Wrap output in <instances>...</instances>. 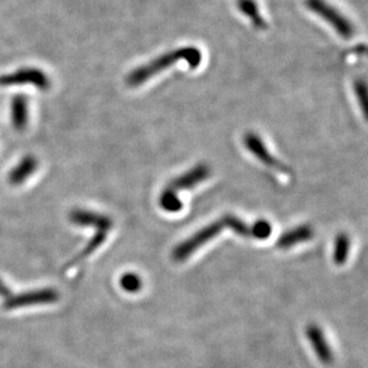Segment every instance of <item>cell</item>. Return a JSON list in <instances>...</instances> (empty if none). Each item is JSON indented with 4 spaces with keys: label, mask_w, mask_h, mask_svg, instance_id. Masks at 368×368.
Masks as SVG:
<instances>
[{
    "label": "cell",
    "mask_w": 368,
    "mask_h": 368,
    "mask_svg": "<svg viewBox=\"0 0 368 368\" xmlns=\"http://www.w3.org/2000/svg\"><path fill=\"white\" fill-rule=\"evenodd\" d=\"M34 168H36V160H34L32 157L23 160L19 168L14 170L10 175L11 183L16 185L21 184L24 181V179H27V176L32 174V172H34Z\"/></svg>",
    "instance_id": "cell-13"
},
{
    "label": "cell",
    "mask_w": 368,
    "mask_h": 368,
    "mask_svg": "<svg viewBox=\"0 0 368 368\" xmlns=\"http://www.w3.org/2000/svg\"><path fill=\"white\" fill-rule=\"evenodd\" d=\"M306 336H308L309 341L314 347V353L317 355V358L321 360V363L323 365H327V366L332 365L335 358H334L332 348H330L328 342L325 340L323 330L316 324H310L306 328Z\"/></svg>",
    "instance_id": "cell-6"
},
{
    "label": "cell",
    "mask_w": 368,
    "mask_h": 368,
    "mask_svg": "<svg viewBox=\"0 0 368 368\" xmlns=\"http://www.w3.org/2000/svg\"><path fill=\"white\" fill-rule=\"evenodd\" d=\"M244 146L247 147L248 150L256 157L259 159L262 163H265L266 166L274 168L279 172L283 173H290V170L286 165H284L283 162L279 161L277 157H273L270 153V150L266 148L265 143L262 142V139L253 133H248L247 135L244 136Z\"/></svg>",
    "instance_id": "cell-4"
},
{
    "label": "cell",
    "mask_w": 368,
    "mask_h": 368,
    "mask_svg": "<svg viewBox=\"0 0 368 368\" xmlns=\"http://www.w3.org/2000/svg\"><path fill=\"white\" fill-rule=\"evenodd\" d=\"M0 293H8V288H0Z\"/></svg>",
    "instance_id": "cell-21"
},
{
    "label": "cell",
    "mask_w": 368,
    "mask_h": 368,
    "mask_svg": "<svg viewBox=\"0 0 368 368\" xmlns=\"http://www.w3.org/2000/svg\"><path fill=\"white\" fill-rule=\"evenodd\" d=\"M58 293L53 290H40V291H32L29 293H24L21 296L10 298L6 301L8 309H16L22 306H37V304H45V303H53L58 301Z\"/></svg>",
    "instance_id": "cell-7"
},
{
    "label": "cell",
    "mask_w": 368,
    "mask_h": 368,
    "mask_svg": "<svg viewBox=\"0 0 368 368\" xmlns=\"http://www.w3.org/2000/svg\"><path fill=\"white\" fill-rule=\"evenodd\" d=\"M306 4L309 9L319 14V17L328 22L338 35H341L343 38L349 40L354 35V27L350 23V21L343 16V14L337 11L334 6L329 5L324 0H306Z\"/></svg>",
    "instance_id": "cell-3"
},
{
    "label": "cell",
    "mask_w": 368,
    "mask_h": 368,
    "mask_svg": "<svg viewBox=\"0 0 368 368\" xmlns=\"http://www.w3.org/2000/svg\"><path fill=\"white\" fill-rule=\"evenodd\" d=\"M1 84H14V82H32L35 85L38 86L41 89H45L48 86V80L47 78L38 72V71H34V69H25V71H21L17 74H14L9 78H3L0 79Z\"/></svg>",
    "instance_id": "cell-10"
},
{
    "label": "cell",
    "mask_w": 368,
    "mask_h": 368,
    "mask_svg": "<svg viewBox=\"0 0 368 368\" xmlns=\"http://www.w3.org/2000/svg\"><path fill=\"white\" fill-rule=\"evenodd\" d=\"M121 286L126 292H137L142 288V280L135 273H126L121 278Z\"/></svg>",
    "instance_id": "cell-17"
},
{
    "label": "cell",
    "mask_w": 368,
    "mask_h": 368,
    "mask_svg": "<svg viewBox=\"0 0 368 368\" xmlns=\"http://www.w3.org/2000/svg\"><path fill=\"white\" fill-rule=\"evenodd\" d=\"M210 173H211L210 167L200 163L194 167L191 171L186 172L184 174L172 180L171 184L168 185L166 189L178 194L181 189H192L196 185L200 184L210 176Z\"/></svg>",
    "instance_id": "cell-5"
},
{
    "label": "cell",
    "mask_w": 368,
    "mask_h": 368,
    "mask_svg": "<svg viewBox=\"0 0 368 368\" xmlns=\"http://www.w3.org/2000/svg\"><path fill=\"white\" fill-rule=\"evenodd\" d=\"M104 241H105V233H104V231H99V233L95 235V238L91 240L90 243H89L87 247L85 248V251L81 252L77 259L73 261L72 264H76L78 261H80L82 257H85L86 255H89L91 253L95 252V249H97Z\"/></svg>",
    "instance_id": "cell-20"
},
{
    "label": "cell",
    "mask_w": 368,
    "mask_h": 368,
    "mask_svg": "<svg viewBox=\"0 0 368 368\" xmlns=\"http://www.w3.org/2000/svg\"><path fill=\"white\" fill-rule=\"evenodd\" d=\"M12 113H14V126L22 128L27 122V104L22 97H19L14 100L12 105Z\"/></svg>",
    "instance_id": "cell-16"
},
{
    "label": "cell",
    "mask_w": 368,
    "mask_h": 368,
    "mask_svg": "<svg viewBox=\"0 0 368 368\" xmlns=\"http://www.w3.org/2000/svg\"><path fill=\"white\" fill-rule=\"evenodd\" d=\"M238 5L240 11L249 17L251 22L253 23V25L256 29L265 30L267 27V23L265 22V19H262V16L257 9V5L254 0H238Z\"/></svg>",
    "instance_id": "cell-11"
},
{
    "label": "cell",
    "mask_w": 368,
    "mask_h": 368,
    "mask_svg": "<svg viewBox=\"0 0 368 368\" xmlns=\"http://www.w3.org/2000/svg\"><path fill=\"white\" fill-rule=\"evenodd\" d=\"M355 93L359 100L360 108L363 110L365 117H367V86L364 80L355 81Z\"/></svg>",
    "instance_id": "cell-18"
},
{
    "label": "cell",
    "mask_w": 368,
    "mask_h": 368,
    "mask_svg": "<svg viewBox=\"0 0 368 368\" xmlns=\"http://www.w3.org/2000/svg\"><path fill=\"white\" fill-rule=\"evenodd\" d=\"M181 60L189 63V67L197 68L202 61V53L194 47H183L179 49L172 50L170 53H165V54L160 55L159 58H154L153 61L146 63L143 66L136 68L135 71H133L126 78V84L133 87L141 85L144 81L157 76V73L172 67V65Z\"/></svg>",
    "instance_id": "cell-1"
},
{
    "label": "cell",
    "mask_w": 368,
    "mask_h": 368,
    "mask_svg": "<svg viewBox=\"0 0 368 368\" xmlns=\"http://www.w3.org/2000/svg\"><path fill=\"white\" fill-rule=\"evenodd\" d=\"M160 205L163 210L168 212H178L183 207V203L180 202L178 194L172 192L170 189H165L160 197Z\"/></svg>",
    "instance_id": "cell-15"
},
{
    "label": "cell",
    "mask_w": 368,
    "mask_h": 368,
    "mask_svg": "<svg viewBox=\"0 0 368 368\" xmlns=\"http://www.w3.org/2000/svg\"><path fill=\"white\" fill-rule=\"evenodd\" d=\"M314 236V229L310 225H301L296 229L288 230L279 238L277 246L280 249H288L298 243L309 241Z\"/></svg>",
    "instance_id": "cell-9"
},
{
    "label": "cell",
    "mask_w": 368,
    "mask_h": 368,
    "mask_svg": "<svg viewBox=\"0 0 368 368\" xmlns=\"http://www.w3.org/2000/svg\"><path fill=\"white\" fill-rule=\"evenodd\" d=\"M350 251V238L347 233H341L337 235L334 251V261L336 265H343L348 259Z\"/></svg>",
    "instance_id": "cell-12"
},
{
    "label": "cell",
    "mask_w": 368,
    "mask_h": 368,
    "mask_svg": "<svg viewBox=\"0 0 368 368\" xmlns=\"http://www.w3.org/2000/svg\"><path fill=\"white\" fill-rule=\"evenodd\" d=\"M225 229V223L223 217L220 220H216L211 225L204 227L203 229L199 230L198 233H194L189 240L184 242L180 243L174 251L172 253L173 260L176 262H181L186 259H189L192 253L196 252L197 249L202 247L203 244L210 242L212 238H215L217 235H220L222 230Z\"/></svg>",
    "instance_id": "cell-2"
},
{
    "label": "cell",
    "mask_w": 368,
    "mask_h": 368,
    "mask_svg": "<svg viewBox=\"0 0 368 368\" xmlns=\"http://www.w3.org/2000/svg\"><path fill=\"white\" fill-rule=\"evenodd\" d=\"M71 220L78 225H91L100 229V231L111 229L113 228V220L106 216L99 215L95 212L82 211V210H76L71 215Z\"/></svg>",
    "instance_id": "cell-8"
},
{
    "label": "cell",
    "mask_w": 368,
    "mask_h": 368,
    "mask_svg": "<svg viewBox=\"0 0 368 368\" xmlns=\"http://www.w3.org/2000/svg\"><path fill=\"white\" fill-rule=\"evenodd\" d=\"M223 220H225V228H229L241 236L253 238V225H248L238 217L233 215L223 216Z\"/></svg>",
    "instance_id": "cell-14"
},
{
    "label": "cell",
    "mask_w": 368,
    "mask_h": 368,
    "mask_svg": "<svg viewBox=\"0 0 368 368\" xmlns=\"http://www.w3.org/2000/svg\"><path fill=\"white\" fill-rule=\"evenodd\" d=\"M272 233V227L267 220H257L253 225V238L266 240Z\"/></svg>",
    "instance_id": "cell-19"
}]
</instances>
